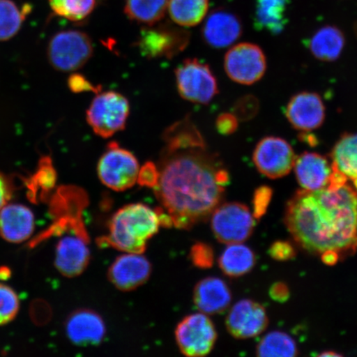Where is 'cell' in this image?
I'll return each mask as SVG.
<instances>
[{
  "instance_id": "1",
  "label": "cell",
  "mask_w": 357,
  "mask_h": 357,
  "mask_svg": "<svg viewBox=\"0 0 357 357\" xmlns=\"http://www.w3.org/2000/svg\"><path fill=\"white\" fill-rule=\"evenodd\" d=\"M156 197L167 220L189 229L211 215L220 205L229 173L205 147L165 150L160 159Z\"/></svg>"
},
{
  "instance_id": "2",
  "label": "cell",
  "mask_w": 357,
  "mask_h": 357,
  "mask_svg": "<svg viewBox=\"0 0 357 357\" xmlns=\"http://www.w3.org/2000/svg\"><path fill=\"white\" fill-rule=\"evenodd\" d=\"M284 222L296 243L312 254L357 251V192L346 184L296 192L287 204Z\"/></svg>"
},
{
  "instance_id": "3",
  "label": "cell",
  "mask_w": 357,
  "mask_h": 357,
  "mask_svg": "<svg viewBox=\"0 0 357 357\" xmlns=\"http://www.w3.org/2000/svg\"><path fill=\"white\" fill-rule=\"evenodd\" d=\"M160 213L142 204L124 206L114 214L106 242L119 251L142 253L162 225Z\"/></svg>"
},
{
  "instance_id": "4",
  "label": "cell",
  "mask_w": 357,
  "mask_h": 357,
  "mask_svg": "<svg viewBox=\"0 0 357 357\" xmlns=\"http://www.w3.org/2000/svg\"><path fill=\"white\" fill-rule=\"evenodd\" d=\"M129 111L128 100L121 93L100 92L89 107L86 119L98 136L108 138L123 130Z\"/></svg>"
},
{
  "instance_id": "5",
  "label": "cell",
  "mask_w": 357,
  "mask_h": 357,
  "mask_svg": "<svg viewBox=\"0 0 357 357\" xmlns=\"http://www.w3.org/2000/svg\"><path fill=\"white\" fill-rule=\"evenodd\" d=\"M93 44L86 33L77 30L62 31L49 42L47 57L50 64L62 73L82 68L93 55Z\"/></svg>"
},
{
  "instance_id": "6",
  "label": "cell",
  "mask_w": 357,
  "mask_h": 357,
  "mask_svg": "<svg viewBox=\"0 0 357 357\" xmlns=\"http://www.w3.org/2000/svg\"><path fill=\"white\" fill-rule=\"evenodd\" d=\"M100 180L109 189L124 191L136 184L140 166L130 151L110 142L98 164Z\"/></svg>"
},
{
  "instance_id": "7",
  "label": "cell",
  "mask_w": 357,
  "mask_h": 357,
  "mask_svg": "<svg viewBox=\"0 0 357 357\" xmlns=\"http://www.w3.org/2000/svg\"><path fill=\"white\" fill-rule=\"evenodd\" d=\"M211 215L213 233L222 243L245 242L252 235L255 226L249 208L240 203L222 204L214 209Z\"/></svg>"
},
{
  "instance_id": "8",
  "label": "cell",
  "mask_w": 357,
  "mask_h": 357,
  "mask_svg": "<svg viewBox=\"0 0 357 357\" xmlns=\"http://www.w3.org/2000/svg\"><path fill=\"white\" fill-rule=\"evenodd\" d=\"M178 93L183 99L208 104L218 92L215 77L208 66L196 59H187L176 70Z\"/></svg>"
},
{
  "instance_id": "9",
  "label": "cell",
  "mask_w": 357,
  "mask_h": 357,
  "mask_svg": "<svg viewBox=\"0 0 357 357\" xmlns=\"http://www.w3.org/2000/svg\"><path fill=\"white\" fill-rule=\"evenodd\" d=\"M176 339L178 349L185 356H204L213 350L217 332L211 319L200 312L186 317L178 324Z\"/></svg>"
},
{
  "instance_id": "10",
  "label": "cell",
  "mask_w": 357,
  "mask_h": 357,
  "mask_svg": "<svg viewBox=\"0 0 357 357\" xmlns=\"http://www.w3.org/2000/svg\"><path fill=\"white\" fill-rule=\"evenodd\" d=\"M190 35L186 31L175 26L160 25L150 26L142 31L137 47L147 58H171L176 56L187 47Z\"/></svg>"
},
{
  "instance_id": "11",
  "label": "cell",
  "mask_w": 357,
  "mask_h": 357,
  "mask_svg": "<svg viewBox=\"0 0 357 357\" xmlns=\"http://www.w3.org/2000/svg\"><path fill=\"white\" fill-rule=\"evenodd\" d=\"M225 66L230 79L239 84H252L264 75L266 60L257 45L240 43L227 52Z\"/></svg>"
},
{
  "instance_id": "12",
  "label": "cell",
  "mask_w": 357,
  "mask_h": 357,
  "mask_svg": "<svg viewBox=\"0 0 357 357\" xmlns=\"http://www.w3.org/2000/svg\"><path fill=\"white\" fill-rule=\"evenodd\" d=\"M296 155L292 146L282 138L268 137L257 144L253 162L263 175L276 178L288 175L294 167Z\"/></svg>"
},
{
  "instance_id": "13",
  "label": "cell",
  "mask_w": 357,
  "mask_h": 357,
  "mask_svg": "<svg viewBox=\"0 0 357 357\" xmlns=\"http://www.w3.org/2000/svg\"><path fill=\"white\" fill-rule=\"evenodd\" d=\"M226 326L231 336L238 339L255 337L268 326L265 307L251 300H243L231 307Z\"/></svg>"
},
{
  "instance_id": "14",
  "label": "cell",
  "mask_w": 357,
  "mask_h": 357,
  "mask_svg": "<svg viewBox=\"0 0 357 357\" xmlns=\"http://www.w3.org/2000/svg\"><path fill=\"white\" fill-rule=\"evenodd\" d=\"M151 273V263L142 253L127 252L112 264L109 278L116 288L129 291L146 283Z\"/></svg>"
},
{
  "instance_id": "15",
  "label": "cell",
  "mask_w": 357,
  "mask_h": 357,
  "mask_svg": "<svg viewBox=\"0 0 357 357\" xmlns=\"http://www.w3.org/2000/svg\"><path fill=\"white\" fill-rule=\"evenodd\" d=\"M285 115L298 130L310 132L319 128L325 119L322 99L314 93L303 92L294 96L285 109Z\"/></svg>"
},
{
  "instance_id": "16",
  "label": "cell",
  "mask_w": 357,
  "mask_h": 357,
  "mask_svg": "<svg viewBox=\"0 0 357 357\" xmlns=\"http://www.w3.org/2000/svg\"><path fill=\"white\" fill-rule=\"evenodd\" d=\"M66 331L70 341L75 345L86 347L100 344L105 338L104 320L96 312L79 310L66 321Z\"/></svg>"
},
{
  "instance_id": "17",
  "label": "cell",
  "mask_w": 357,
  "mask_h": 357,
  "mask_svg": "<svg viewBox=\"0 0 357 357\" xmlns=\"http://www.w3.org/2000/svg\"><path fill=\"white\" fill-rule=\"evenodd\" d=\"M91 252L86 241L77 235L64 236L56 249L55 266L66 278H75L86 269Z\"/></svg>"
},
{
  "instance_id": "18",
  "label": "cell",
  "mask_w": 357,
  "mask_h": 357,
  "mask_svg": "<svg viewBox=\"0 0 357 357\" xmlns=\"http://www.w3.org/2000/svg\"><path fill=\"white\" fill-rule=\"evenodd\" d=\"M204 41L209 46L225 48L231 46L242 34V24L233 13L217 10L207 17L203 31Z\"/></svg>"
},
{
  "instance_id": "19",
  "label": "cell",
  "mask_w": 357,
  "mask_h": 357,
  "mask_svg": "<svg viewBox=\"0 0 357 357\" xmlns=\"http://www.w3.org/2000/svg\"><path fill=\"white\" fill-rule=\"evenodd\" d=\"M298 184L303 190H317L328 187L333 172L332 165L324 155L305 153L294 164Z\"/></svg>"
},
{
  "instance_id": "20",
  "label": "cell",
  "mask_w": 357,
  "mask_h": 357,
  "mask_svg": "<svg viewBox=\"0 0 357 357\" xmlns=\"http://www.w3.org/2000/svg\"><path fill=\"white\" fill-rule=\"evenodd\" d=\"M34 230V216L22 204H6L0 209V236L13 243L29 239Z\"/></svg>"
},
{
  "instance_id": "21",
  "label": "cell",
  "mask_w": 357,
  "mask_h": 357,
  "mask_svg": "<svg viewBox=\"0 0 357 357\" xmlns=\"http://www.w3.org/2000/svg\"><path fill=\"white\" fill-rule=\"evenodd\" d=\"M231 294L225 281L208 278L199 281L194 292L195 306L203 314H216L229 306Z\"/></svg>"
},
{
  "instance_id": "22",
  "label": "cell",
  "mask_w": 357,
  "mask_h": 357,
  "mask_svg": "<svg viewBox=\"0 0 357 357\" xmlns=\"http://www.w3.org/2000/svg\"><path fill=\"white\" fill-rule=\"evenodd\" d=\"M289 0H256L255 22L258 29L279 34L287 25Z\"/></svg>"
},
{
  "instance_id": "23",
  "label": "cell",
  "mask_w": 357,
  "mask_h": 357,
  "mask_svg": "<svg viewBox=\"0 0 357 357\" xmlns=\"http://www.w3.org/2000/svg\"><path fill=\"white\" fill-rule=\"evenodd\" d=\"M344 43V36L341 31L333 26H327L312 36L310 48L312 54L319 60L333 61L340 56Z\"/></svg>"
},
{
  "instance_id": "24",
  "label": "cell",
  "mask_w": 357,
  "mask_h": 357,
  "mask_svg": "<svg viewBox=\"0 0 357 357\" xmlns=\"http://www.w3.org/2000/svg\"><path fill=\"white\" fill-rule=\"evenodd\" d=\"M218 263L223 273L230 278H239L252 270L256 257L247 245L234 243L227 245Z\"/></svg>"
},
{
  "instance_id": "25",
  "label": "cell",
  "mask_w": 357,
  "mask_h": 357,
  "mask_svg": "<svg viewBox=\"0 0 357 357\" xmlns=\"http://www.w3.org/2000/svg\"><path fill=\"white\" fill-rule=\"evenodd\" d=\"M163 139L168 151L205 147V142L198 128L189 119L174 123L164 132Z\"/></svg>"
},
{
  "instance_id": "26",
  "label": "cell",
  "mask_w": 357,
  "mask_h": 357,
  "mask_svg": "<svg viewBox=\"0 0 357 357\" xmlns=\"http://www.w3.org/2000/svg\"><path fill=\"white\" fill-rule=\"evenodd\" d=\"M332 167L351 180L357 178V133L345 134L331 153Z\"/></svg>"
},
{
  "instance_id": "27",
  "label": "cell",
  "mask_w": 357,
  "mask_h": 357,
  "mask_svg": "<svg viewBox=\"0 0 357 357\" xmlns=\"http://www.w3.org/2000/svg\"><path fill=\"white\" fill-rule=\"evenodd\" d=\"M167 10L176 24L194 26L206 16L208 0H169Z\"/></svg>"
},
{
  "instance_id": "28",
  "label": "cell",
  "mask_w": 357,
  "mask_h": 357,
  "mask_svg": "<svg viewBox=\"0 0 357 357\" xmlns=\"http://www.w3.org/2000/svg\"><path fill=\"white\" fill-rule=\"evenodd\" d=\"M168 3L169 0H126L125 13L133 21L151 26L162 19Z\"/></svg>"
},
{
  "instance_id": "29",
  "label": "cell",
  "mask_w": 357,
  "mask_h": 357,
  "mask_svg": "<svg viewBox=\"0 0 357 357\" xmlns=\"http://www.w3.org/2000/svg\"><path fill=\"white\" fill-rule=\"evenodd\" d=\"M30 7L20 10L13 0H0V42L8 41L20 32Z\"/></svg>"
},
{
  "instance_id": "30",
  "label": "cell",
  "mask_w": 357,
  "mask_h": 357,
  "mask_svg": "<svg viewBox=\"0 0 357 357\" xmlns=\"http://www.w3.org/2000/svg\"><path fill=\"white\" fill-rule=\"evenodd\" d=\"M298 354L296 342L287 333L274 331L266 335L257 347V355L263 357H291Z\"/></svg>"
},
{
  "instance_id": "31",
  "label": "cell",
  "mask_w": 357,
  "mask_h": 357,
  "mask_svg": "<svg viewBox=\"0 0 357 357\" xmlns=\"http://www.w3.org/2000/svg\"><path fill=\"white\" fill-rule=\"evenodd\" d=\"M56 15L70 21H82L91 15L96 6V0H49Z\"/></svg>"
},
{
  "instance_id": "32",
  "label": "cell",
  "mask_w": 357,
  "mask_h": 357,
  "mask_svg": "<svg viewBox=\"0 0 357 357\" xmlns=\"http://www.w3.org/2000/svg\"><path fill=\"white\" fill-rule=\"evenodd\" d=\"M56 178V172L51 158L45 156L40 160L37 172L31 178L30 188L34 191L39 189L48 191L54 186Z\"/></svg>"
},
{
  "instance_id": "33",
  "label": "cell",
  "mask_w": 357,
  "mask_h": 357,
  "mask_svg": "<svg viewBox=\"0 0 357 357\" xmlns=\"http://www.w3.org/2000/svg\"><path fill=\"white\" fill-rule=\"evenodd\" d=\"M20 310V300L10 287L0 284V326L10 323Z\"/></svg>"
},
{
  "instance_id": "34",
  "label": "cell",
  "mask_w": 357,
  "mask_h": 357,
  "mask_svg": "<svg viewBox=\"0 0 357 357\" xmlns=\"http://www.w3.org/2000/svg\"><path fill=\"white\" fill-rule=\"evenodd\" d=\"M273 192L268 186H261L255 191L253 196V217L256 220H260L265 215L268 207L271 201Z\"/></svg>"
},
{
  "instance_id": "35",
  "label": "cell",
  "mask_w": 357,
  "mask_h": 357,
  "mask_svg": "<svg viewBox=\"0 0 357 357\" xmlns=\"http://www.w3.org/2000/svg\"><path fill=\"white\" fill-rule=\"evenodd\" d=\"M191 258L194 264L199 268L211 267L213 263V249L206 244H196L192 248Z\"/></svg>"
},
{
  "instance_id": "36",
  "label": "cell",
  "mask_w": 357,
  "mask_h": 357,
  "mask_svg": "<svg viewBox=\"0 0 357 357\" xmlns=\"http://www.w3.org/2000/svg\"><path fill=\"white\" fill-rule=\"evenodd\" d=\"M269 254L275 260L284 261L291 260L296 257V250L291 243L285 241H278L271 245Z\"/></svg>"
},
{
  "instance_id": "37",
  "label": "cell",
  "mask_w": 357,
  "mask_h": 357,
  "mask_svg": "<svg viewBox=\"0 0 357 357\" xmlns=\"http://www.w3.org/2000/svg\"><path fill=\"white\" fill-rule=\"evenodd\" d=\"M159 178V169L153 162H147L140 168L138 174L137 181L142 185L154 187L158 184Z\"/></svg>"
},
{
  "instance_id": "38",
  "label": "cell",
  "mask_w": 357,
  "mask_h": 357,
  "mask_svg": "<svg viewBox=\"0 0 357 357\" xmlns=\"http://www.w3.org/2000/svg\"><path fill=\"white\" fill-rule=\"evenodd\" d=\"M68 84L71 91L74 93H99L101 91V87L93 86L86 77L79 74L71 75L68 80Z\"/></svg>"
},
{
  "instance_id": "39",
  "label": "cell",
  "mask_w": 357,
  "mask_h": 357,
  "mask_svg": "<svg viewBox=\"0 0 357 357\" xmlns=\"http://www.w3.org/2000/svg\"><path fill=\"white\" fill-rule=\"evenodd\" d=\"M238 126V119L235 115L225 113L218 116L216 127L218 132L223 135H229L234 133Z\"/></svg>"
},
{
  "instance_id": "40",
  "label": "cell",
  "mask_w": 357,
  "mask_h": 357,
  "mask_svg": "<svg viewBox=\"0 0 357 357\" xmlns=\"http://www.w3.org/2000/svg\"><path fill=\"white\" fill-rule=\"evenodd\" d=\"M269 294L272 300L279 303L287 302L290 296L287 285L282 282L272 284Z\"/></svg>"
},
{
  "instance_id": "41",
  "label": "cell",
  "mask_w": 357,
  "mask_h": 357,
  "mask_svg": "<svg viewBox=\"0 0 357 357\" xmlns=\"http://www.w3.org/2000/svg\"><path fill=\"white\" fill-rule=\"evenodd\" d=\"M12 192L10 181L0 173V209L10 200Z\"/></svg>"
},
{
  "instance_id": "42",
  "label": "cell",
  "mask_w": 357,
  "mask_h": 357,
  "mask_svg": "<svg viewBox=\"0 0 357 357\" xmlns=\"http://www.w3.org/2000/svg\"><path fill=\"white\" fill-rule=\"evenodd\" d=\"M321 258L325 265L334 266L336 265L340 256L336 252L333 251H326L321 254Z\"/></svg>"
},
{
  "instance_id": "43",
  "label": "cell",
  "mask_w": 357,
  "mask_h": 357,
  "mask_svg": "<svg viewBox=\"0 0 357 357\" xmlns=\"http://www.w3.org/2000/svg\"><path fill=\"white\" fill-rule=\"evenodd\" d=\"M319 356L326 357V356H342V355L337 354V352L334 351H327L323 352Z\"/></svg>"
},
{
  "instance_id": "44",
  "label": "cell",
  "mask_w": 357,
  "mask_h": 357,
  "mask_svg": "<svg viewBox=\"0 0 357 357\" xmlns=\"http://www.w3.org/2000/svg\"><path fill=\"white\" fill-rule=\"evenodd\" d=\"M351 181H354V185L355 186V189L357 191V178H354V180H351Z\"/></svg>"
}]
</instances>
